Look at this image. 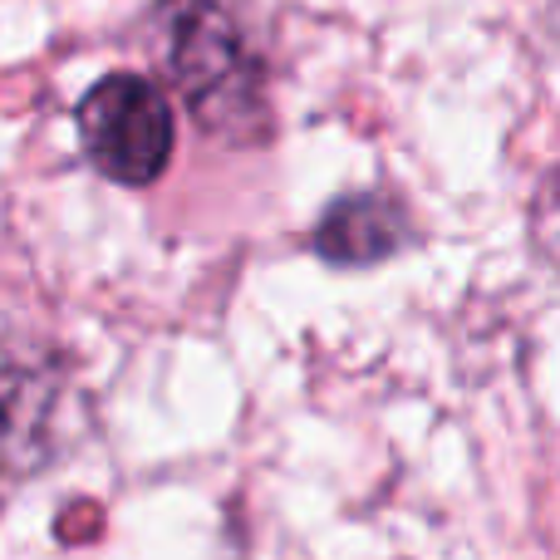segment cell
Wrapping results in <instances>:
<instances>
[{
  "label": "cell",
  "mask_w": 560,
  "mask_h": 560,
  "mask_svg": "<svg viewBox=\"0 0 560 560\" xmlns=\"http://www.w3.org/2000/svg\"><path fill=\"white\" fill-rule=\"evenodd\" d=\"M89 163L124 187H148L173 158V108L143 74H108L79 104Z\"/></svg>",
  "instance_id": "1"
},
{
  "label": "cell",
  "mask_w": 560,
  "mask_h": 560,
  "mask_svg": "<svg viewBox=\"0 0 560 560\" xmlns=\"http://www.w3.org/2000/svg\"><path fill=\"white\" fill-rule=\"evenodd\" d=\"M167 25V65H173L177 89L202 118H222L242 108L246 84V55L232 20L212 0H177L163 15Z\"/></svg>",
  "instance_id": "2"
},
{
  "label": "cell",
  "mask_w": 560,
  "mask_h": 560,
  "mask_svg": "<svg viewBox=\"0 0 560 560\" xmlns=\"http://www.w3.org/2000/svg\"><path fill=\"white\" fill-rule=\"evenodd\" d=\"M315 246L325 261L339 266L378 261L398 246V207L384 197H349V202L329 207V217L315 232Z\"/></svg>",
  "instance_id": "3"
}]
</instances>
